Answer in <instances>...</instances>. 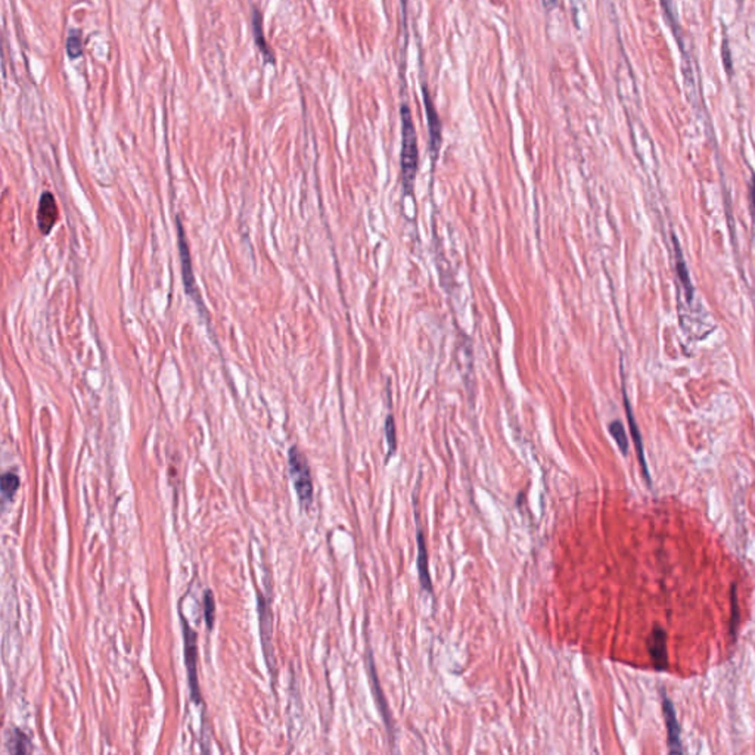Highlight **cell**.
<instances>
[{
    "mask_svg": "<svg viewBox=\"0 0 755 755\" xmlns=\"http://www.w3.org/2000/svg\"><path fill=\"white\" fill-rule=\"evenodd\" d=\"M648 649L650 661L658 671L667 670L669 667V650H667V634L659 627L655 626L649 634Z\"/></svg>",
    "mask_w": 755,
    "mask_h": 755,
    "instance_id": "277c9868",
    "label": "cell"
},
{
    "mask_svg": "<svg viewBox=\"0 0 755 755\" xmlns=\"http://www.w3.org/2000/svg\"><path fill=\"white\" fill-rule=\"evenodd\" d=\"M556 2H558V0H543V5H544L547 9H551V8H553V6L556 5Z\"/></svg>",
    "mask_w": 755,
    "mask_h": 755,
    "instance_id": "d4e9b609",
    "label": "cell"
},
{
    "mask_svg": "<svg viewBox=\"0 0 755 755\" xmlns=\"http://www.w3.org/2000/svg\"><path fill=\"white\" fill-rule=\"evenodd\" d=\"M662 714H664V718H665V726H667L670 752L671 754H683L685 749L682 747V739H680V724L677 721L674 705L667 697H664V700H662Z\"/></svg>",
    "mask_w": 755,
    "mask_h": 755,
    "instance_id": "8992f818",
    "label": "cell"
},
{
    "mask_svg": "<svg viewBox=\"0 0 755 755\" xmlns=\"http://www.w3.org/2000/svg\"><path fill=\"white\" fill-rule=\"evenodd\" d=\"M183 636H185V661L188 669V677H189V688H190V698L194 702H201V689L198 685V674H197V659H198V650H197V633L192 630L186 623L183 624Z\"/></svg>",
    "mask_w": 755,
    "mask_h": 755,
    "instance_id": "3957f363",
    "label": "cell"
},
{
    "mask_svg": "<svg viewBox=\"0 0 755 755\" xmlns=\"http://www.w3.org/2000/svg\"><path fill=\"white\" fill-rule=\"evenodd\" d=\"M258 610H260V631H261V642L264 648V654L268 657L269 649V639H272V617L269 612V606L264 603L263 598H258Z\"/></svg>",
    "mask_w": 755,
    "mask_h": 755,
    "instance_id": "4fadbf2b",
    "label": "cell"
},
{
    "mask_svg": "<svg viewBox=\"0 0 755 755\" xmlns=\"http://www.w3.org/2000/svg\"><path fill=\"white\" fill-rule=\"evenodd\" d=\"M18 487H20L18 475H15V473H12V472L4 473V475H2V493H4L5 499H11L15 494V492L18 490Z\"/></svg>",
    "mask_w": 755,
    "mask_h": 755,
    "instance_id": "d6986e66",
    "label": "cell"
},
{
    "mask_svg": "<svg viewBox=\"0 0 755 755\" xmlns=\"http://www.w3.org/2000/svg\"><path fill=\"white\" fill-rule=\"evenodd\" d=\"M402 177L405 194L412 195L414 179L419 164V151H418V139L416 131L412 122L410 110L407 105L402 108Z\"/></svg>",
    "mask_w": 755,
    "mask_h": 755,
    "instance_id": "6da1fadb",
    "label": "cell"
},
{
    "mask_svg": "<svg viewBox=\"0 0 755 755\" xmlns=\"http://www.w3.org/2000/svg\"><path fill=\"white\" fill-rule=\"evenodd\" d=\"M723 59H724V67H726V70L730 72L733 70V64L730 61V51L728 46V41L723 43Z\"/></svg>",
    "mask_w": 755,
    "mask_h": 755,
    "instance_id": "603a6c76",
    "label": "cell"
},
{
    "mask_svg": "<svg viewBox=\"0 0 755 755\" xmlns=\"http://www.w3.org/2000/svg\"><path fill=\"white\" fill-rule=\"evenodd\" d=\"M674 245H676V254H677V272H678V276L680 279H682L683 282V287L686 289V295H688V301L690 303L692 298H693V287H692V282H690V277H689V273H688V268H686V263L682 257V251H680V247L677 244V241L674 239Z\"/></svg>",
    "mask_w": 755,
    "mask_h": 755,
    "instance_id": "9a60e30c",
    "label": "cell"
},
{
    "mask_svg": "<svg viewBox=\"0 0 755 755\" xmlns=\"http://www.w3.org/2000/svg\"><path fill=\"white\" fill-rule=\"evenodd\" d=\"M59 216L56 201L51 192H44L37 209V226L43 235H48L55 226Z\"/></svg>",
    "mask_w": 755,
    "mask_h": 755,
    "instance_id": "52a82bcc",
    "label": "cell"
},
{
    "mask_svg": "<svg viewBox=\"0 0 755 755\" xmlns=\"http://www.w3.org/2000/svg\"><path fill=\"white\" fill-rule=\"evenodd\" d=\"M671 4H673L671 0H661V5L664 8V12L669 17V20H670V22H671V25L674 28V32H676V36H677L678 34V27H677V21L674 18V12H673V5Z\"/></svg>",
    "mask_w": 755,
    "mask_h": 755,
    "instance_id": "7402d4cb",
    "label": "cell"
},
{
    "mask_svg": "<svg viewBox=\"0 0 755 755\" xmlns=\"http://www.w3.org/2000/svg\"><path fill=\"white\" fill-rule=\"evenodd\" d=\"M8 749L12 754H27L32 752V742H29L28 736L21 730H13L9 735L8 741Z\"/></svg>",
    "mask_w": 755,
    "mask_h": 755,
    "instance_id": "5bb4252c",
    "label": "cell"
},
{
    "mask_svg": "<svg viewBox=\"0 0 755 755\" xmlns=\"http://www.w3.org/2000/svg\"><path fill=\"white\" fill-rule=\"evenodd\" d=\"M751 206H752V216L755 220V176H752V183H751Z\"/></svg>",
    "mask_w": 755,
    "mask_h": 755,
    "instance_id": "cb8c5ba5",
    "label": "cell"
},
{
    "mask_svg": "<svg viewBox=\"0 0 755 755\" xmlns=\"http://www.w3.org/2000/svg\"><path fill=\"white\" fill-rule=\"evenodd\" d=\"M610 433L614 437V440L617 442V446L619 447L621 453H623L624 456H627V453H629V438H627V434H626L624 425L621 424L619 421L611 422L610 424Z\"/></svg>",
    "mask_w": 755,
    "mask_h": 755,
    "instance_id": "e0dca14e",
    "label": "cell"
},
{
    "mask_svg": "<svg viewBox=\"0 0 755 755\" xmlns=\"http://www.w3.org/2000/svg\"><path fill=\"white\" fill-rule=\"evenodd\" d=\"M177 223H179V221H177ZM179 249H180L182 273H183V282H185L186 291H188V294L190 295V297L194 298L195 303H199L201 297H199L197 285H195L194 272H192V261H190V254H189V247L186 244L185 232H183V228L180 226V223H179Z\"/></svg>",
    "mask_w": 755,
    "mask_h": 755,
    "instance_id": "ba28073f",
    "label": "cell"
},
{
    "mask_svg": "<svg viewBox=\"0 0 755 755\" xmlns=\"http://www.w3.org/2000/svg\"><path fill=\"white\" fill-rule=\"evenodd\" d=\"M424 98H425V110H426L428 124H429V138H431V150H433L434 155H437V152L440 150V145H441V122H440L437 111H435L433 102H431V99H429V95L426 92H425Z\"/></svg>",
    "mask_w": 755,
    "mask_h": 755,
    "instance_id": "30bf717a",
    "label": "cell"
},
{
    "mask_svg": "<svg viewBox=\"0 0 755 755\" xmlns=\"http://www.w3.org/2000/svg\"><path fill=\"white\" fill-rule=\"evenodd\" d=\"M369 655V661H367V665H369V673H371V678H372V690H374V695H375V701L381 709V714L383 717V721L385 724H387L388 730H391V724H390V711H388V707H387V702H385V698H383V692L379 686V682H378V677H376V671H375V667H374V658L371 657V652L367 654Z\"/></svg>",
    "mask_w": 755,
    "mask_h": 755,
    "instance_id": "8fae6325",
    "label": "cell"
},
{
    "mask_svg": "<svg viewBox=\"0 0 755 755\" xmlns=\"http://www.w3.org/2000/svg\"><path fill=\"white\" fill-rule=\"evenodd\" d=\"M623 394H624V406H626V412H627L629 426H630L631 437H633L634 446H636V452H638V456H639V464H641V468H642V473H643V477H645L646 482L650 485V482H652V480H650L649 468H648L646 459H645V450H643L642 435H641V431H639V426H638V424H636V419H634V416H633V410H631V406H630V402H629V397H627V393H626L624 388H623Z\"/></svg>",
    "mask_w": 755,
    "mask_h": 755,
    "instance_id": "9c48e42d",
    "label": "cell"
},
{
    "mask_svg": "<svg viewBox=\"0 0 755 755\" xmlns=\"http://www.w3.org/2000/svg\"><path fill=\"white\" fill-rule=\"evenodd\" d=\"M204 617L206 621V627L213 629L216 621V602L210 590H206L204 595Z\"/></svg>",
    "mask_w": 755,
    "mask_h": 755,
    "instance_id": "ac0fdd59",
    "label": "cell"
},
{
    "mask_svg": "<svg viewBox=\"0 0 755 755\" xmlns=\"http://www.w3.org/2000/svg\"><path fill=\"white\" fill-rule=\"evenodd\" d=\"M67 55L71 59H79L83 55V37L80 29H71L67 37Z\"/></svg>",
    "mask_w": 755,
    "mask_h": 755,
    "instance_id": "2e32d148",
    "label": "cell"
},
{
    "mask_svg": "<svg viewBox=\"0 0 755 755\" xmlns=\"http://www.w3.org/2000/svg\"><path fill=\"white\" fill-rule=\"evenodd\" d=\"M289 469L294 481V488L297 492L298 500L303 508H310L313 501V480L310 473V466L307 464L306 456L298 450V447H291L289 450Z\"/></svg>",
    "mask_w": 755,
    "mask_h": 755,
    "instance_id": "7a4b0ae2",
    "label": "cell"
},
{
    "mask_svg": "<svg viewBox=\"0 0 755 755\" xmlns=\"http://www.w3.org/2000/svg\"><path fill=\"white\" fill-rule=\"evenodd\" d=\"M251 22H253V33H254V40H256L257 48L260 49V52L265 58V61L270 63V64H275V56L270 52V49L268 48V43H265L264 33H263L261 15H260V12L257 9H254L253 15H251Z\"/></svg>",
    "mask_w": 755,
    "mask_h": 755,
    "instance_id": "7c38bea8",
    "label": "cell"
},
{
    "mask_svg": "<svg viewBox=\"0 0 755 755\" xmlns=\"http://www.w3.org/2000/svg\"><path fill=\"white\" fill-rule=\"evenodd\" d=\"M732 619H730V631H732V636L735 638L736 636V631H737V627H739V605H737V598H736V587L733 586L732 587Z\"/></svg>",
    "mask_w": 755,
    "mask_h": 755,
    "instance_id": "44dd1931",
    "label": "cell"
},
{
    "mask_svg": "<svg viewBox=\"0 0 755 755\" xmlns=\"http://www.w3.org/2000/svg\"><path fill=\"white\" fill-rule=\"evenodd\" d=\"M414 516H416V543H418V574H419V583H421V587L422 590H425L426 593L429 595H434V586H433V582H431V574H429V567H428V562H429V558H428V549H426V543H425V536L422 532V528H421V524H419V516H418V511H414Z\"/></svg>",
    "mask_w": 755,
    "mask_h": 755,
    "instance_id": "5b68a950",
    "label": "cell"
},
{
    "mask_svg": "<svg viewBox=\"0 0 755 755\" xmlns=\"http://www.w3.org/2000/svg\"><path fill=\"white\" fill-rule=\"evenodd\" d=\"M385 440L388 444V457L395 453L397 450V433H395V422L391 414H388L387 421H385Z\"/></svg>",
    "mask_w": 755,
    "mask_h": 755,
    "instance_id": "ffe728a7",
    "label": "cell"
}]
</instances>
